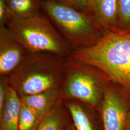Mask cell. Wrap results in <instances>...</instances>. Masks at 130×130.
Here are the masks:
<instances>
[{
	"instance_id": "cell-9",
	"label": "cell",
	"mask_w": 130,
	"mask_h": 130,
	"mask_svg": "<svg viewBox=\"0 0 130 130\" xmlns=\"http://www.w3.org/2000/svg\"><path fill=\"white\" fill-rule=\"evenodd\" d=\"M68 109L77 130H98L96 121L99 112L76 100L63 102Z\"/></svg>"
},
{
	"instance_id": "cell-4",
	"label": "cell",
	"mask_w": 130,
	"mask_h": 130,
	"mask_svg": "<svg viewBox=\"0 0 130 130\" xmlns=\"http://www.w3.org/2000/svg\"><path fill=\"white\" fill-rule=\"evenodd\" d=\"M6 26L28 53H49L64 58L71 53L51 20L42 12L26 19H12Z\"/></svg>"
},
{
	"instance_id": "cell-15",
	"label": "cell",
	"mask_w": 130,
	"mask_h": 130,
	"mask_svg": "<svg viewBox=\"0 0 130 130\" xmlns=\"http://www.w3.org/2000/svg\"><path fill=\"white\" fill-rule=\"evenodd\" d=\"M118 30L130 31V0H117Z\"/></svg>"
},
{
	"instance_id": "cell-5",
	"label": "cell",
	"mask_w": 130,
	"mask_h": 130,
	"mask_svg": "<svg viewBox=\"0 0 130 130\" xmlns=\"http://www.w3.org/2000/svg\"><path fill=\"white\" fill-rule=\"evenodd\" d=\"M65 71L60 91L63 102L76 100L99 112L110 80L90 65L65 58Z\"/></svg>"
},
{
	"instance_id": "cell-14",
	"label": "cell",
	"mask_w": 130,
	"mask_h": 130,
	"mask_svg": "<svg viewBox=\"0 0 130 130\" xmlns=\"http://www.w3.org/2000/svg\"><path fill=\"white\" fill-rule=\"evenodd\" d=\"M42 120V118L32 109L21 102L19 130H36Z\"/></svg>"
},
{
	"instance_id": "cell-16",
	"label": "cell",
	"mask_w": 130,
	"mask_h": 130,
	"mask_svg": "<svg viewBox=\"0 0 130 130\" xmlns=\"http://www.w3.org/2000/svg\"><path fill=\"white\" fill-rule=\"evenodd\" d=\"M66 5L75 9L85 12L90 0H53Z\"/></svg>"
},
{
	"instance_id": "cell-3",
	"label": "cell",
	"mask_w": 130,
	"mask_h": 130,
	"mask_svg": "<svg viewBox=\"0 0 130 130\" xmlns=\"http://www.w3.org/2000/svg\"><path fill=\"white\" fill-rule=\"evenodd\" d=\"M42 11L67 42L71 52L93 44L105 31L89 14L53 0H39Z\"/></svg>"
},
{
	"instance_id": "cell-17",
	"label": "cell",
	"mask_w": 130,
	"mask_h": 130,
	"mask_svg": "<svg viewBox=\"0 0 130 130\" xmlns=\"http://www.w3.org/2000/svg\"><path fill=\"white\" fill-rule=\"evenodd\" d=\"M11 16L6 0H0V27L6 26Z\"/></svg>"
},
{
	"instance_id": "cell-11",
	"label": "cell",
	"mask_w": 130,
	"mask_h": 130,
	"mask_svg": "<svg viewBox=\"0 0 130 130\" xmlns=\"http://www.w3.org/2000/svg\"><path fill=\"white\" fill-rule=\"evenodd\" d=\"M20 98L9 85L3 110L0 112V130H19Z\"/></svg>"
},
{
	"instance_id": "cell-8",
	"label": "cell",
	"mask_w": 130,
	"mask_h": 130,
	"mask_svg": "<svg viewBox=\"0 0 130 130\" xmlns=\"http://www.w3.org/2000/svg\"><path fill=\"white\" fill-rule=\"evenodd\" d=\"M106 31L118 30L117 0H90L85 11Z\"/></svg>"
},
{
	"instance_id": "cell-18",
	"label": "cell",
	"mask_w": 130,
	"mask_h": 130,
	"mask_svg": "<svg viewBox=\"0 0 130 130\" xmlns=\"http://www.w3.org/2000/svg\"><path fill=\"white\" fill-rule=\"evenodd\" d=\"M9 86L7 76H1L0 79V112L3 110L5 104L7 88Z\"/></svg>"
},
{
	"instance_id": "cell-13",
	"label": "cell",
	"mask_w": 130,
	"mask_h": 130,
	"mask_svg": "<svg viewBox=\"0 0 130 130\" xmlns=\"http://www.w3.org/2000/svg\"><path fill=\"white\" fill-rule=\"evenodd\" d=\"M11 20L26 19L41 12L39 0H6Z\"/></svg>"
},
{
	"instance_id": "cell-19",
	"label": "cell",
	"mask_w": 130,
	"mask_h": 130,
	"mask_svg": "<svg viewBox=\"0 0 130 130\" xmlns=\"http://www.w3.org/2000/svg\"><path fill=\"white\" fill-rule=\"evenodd\" d=\"M62 130H77L74 124H68Z\"/></svg>"
},
{
	"instance_id": "cell-7",
	"label": "cell",
	"mask_w": 130,
	"mask_h": 130,
	"mask_svg": "<svg viewBox=\"0 0 130 130\" xmlns=\"http://www.w3.org/2000/svg\"><path fill=\"white\" fill-rule=\"evenodd\" d=\"M27 53L6 26L0 27L1 76H8L21 63Z\"/></svg>"
},
{
	"instance_id": "cell-10",
	"label": "cell",
	"mask_w": 130,
	"mask_h": 130,
	"mask_svg": "<svg viewBox=\"0 0 130 130\" xmlns=\"http://www.w3.org/2000/svg\"><path fill=\"white\" fill-rule=\"evenodd\" d=\"M21 102L31 108L43 119L61 100L60 89L47 90L20 98Z\"/></svg>"
},
{
	"instance_id": "cell-6",
	"label": "cell",
	"mask_w": 130,
	"mask_h": 130,
	"mask_svg": "<svg viewBox=\"0 0 130 130\" xmlns=\"http://www.w3.org/2000/svg\"><path fill=\"white\" fill-rule=\"evenodd\" d=\"M130 112V94L110 81L99 111L103 130H125Z\"/></svg>"
},
{
	"instance_id": "cell-2",
	"label": "cell",
	"mask_w": 130,
	"mask_h": 130,
	"mask_svg": "<svg viewBox=\"0 0 130 130\" xmlns=\"http://www.w3.org/2000/svg\"><path fill=\"white\" fill-rule=\"evenodd\" d=\"M65 58L49 53H28L7 76L9 85L20 98L60 89L65 71Z\"/></svg>"
},
{
	"instance_id": "cell-20",
	"label": "cell",
	"mask_w": 130,
	"mask_h": 130,
	"mask_svg": "<svg viewBox=\"0 0 130 130\" xmlns=\"http://www.w3.org/2000/svg\"><path fill=\"white\" fill-rule=\"evenodd\" d=\"M125 130H130V112L128 115Z\"/></svg>"
},
{
	"instance_id": "cell-12",
	"label": "cell",
	"mask_w": 130,
	"mask_h": 130,
	"mask_svg": "<svg viewBox=\"0 0 130 130\" xmlns=\"http://www.w3.org/2000/svg\"><path fill=\"white\" fill-rule=\"evenodd\" d=\"M70 114L64 102L60 101L41 122L36 130H62L68 122Z\"/></svg>"
},
{
	"instance_id": "cell-1",
	"label": "cell",
	"mask_w": 130,
	"mask_h": 130,
	"mask_svg": "<svg viewBox=\"0 0 130 130\" xmlns=\"http://www.w3.org/2000/svg\"><path fill=\"white\" fill-rule=\"evenodd\" d=\"M66 58L95 67L130 95V31H106L93 44Z\"/></svg>"
}]
</instances>
